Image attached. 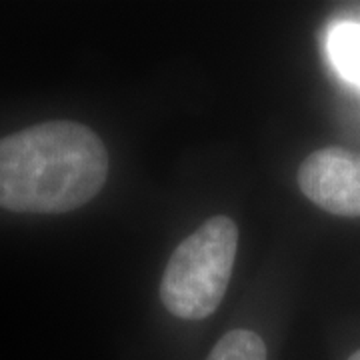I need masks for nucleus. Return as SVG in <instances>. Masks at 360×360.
<instances>
[{"mask_svg":"<svg viewBox=\"0 0 360 360\" xmlns=\"http://www.w3.org/2000/svg\"><path fill=\"white\" fill-rule=\"evenodd\" d=\"M302 194L336 217H360V155L328 146L307 156L298 168Z\"/></svg>","mask_w":360,"mask_h":360,"instance_id":"3","label":"nucleus"},{"mask_svg":"<svg viewBox=\"0 0 360 360\" xmlns=\"http://www.w3.org/2000/svg\"><path fill=\"white\" fill-rule=\"evenodd\" d=\"M328 49L338 72L360 86V25L345 22L330 32Z\"/></svg>","mask_w":360,"mask_h":360,"instance_id":"4","label":"nucleus"},{"mask_svg":"<svg viewBox=\"0 0 360 360\" xmlns=\"http://www.w3.org/2000/svg\"><path fill=\"white\" fill-rule=\"evenodd\" d=\"M238 252V226L212 217L186 236L168 258L160 281L165 309L184 321H202L219 309Z\"/></svg>","mask_w":360,"mask_h":360,"instance_id":"2","label":"nucleus"},{"mask_svg":"<svg viewBox=\"0 0 360 360\" xmlns=\"http://www.w3.org/2000/svg\"><path fill=\"white\" fill-rule=\"evenodd\" d=\"M206 360H266V345L257 333L236 328L220 338Z\"/></svg>","mask_w":360,"mask_h":360,"instance_id":"5","label":"nucleus"},{"mask_svg":"<svg viewBox=\"0 0 360 360\" xmlns=\"http://www.w3.org/2000/svg\"><path fill=\"white\" fill-rule=\"evenodd\" d=\"M348 360H360V350H356V352H354V354H352Z\"/></svg>","mask_w":360,"mask_h":360,"instance_id":"6","label":"nucleus"},{"mask_svg":"<svg viewBox=\"0 0 360 360\" xmlns=\"http://www.w3.org/2000/svg\"><path fill=\"white\" fill-rule=\"evenodd\" d=\"M101 136L72 120H49L0 139V206L63 214L90 202L108 179Z\"/></svg>","mask_w":360,"mask_h":360,"instance_id":"1","label":"nucleus"}]
</instances>
